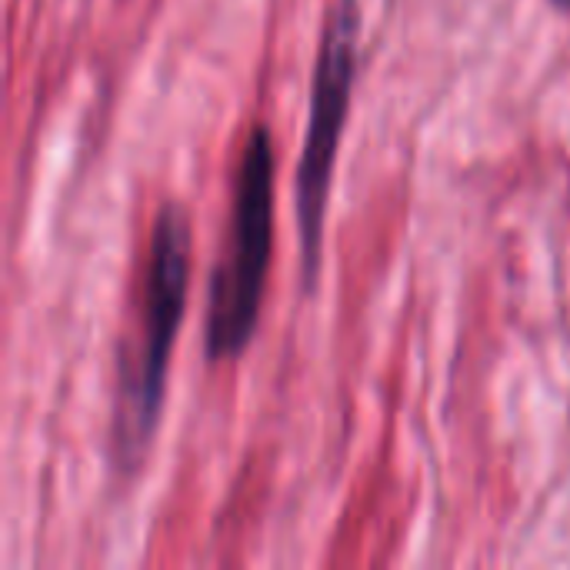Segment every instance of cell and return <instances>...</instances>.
I'll return each instance as SVG.
<instances>
[{
    "label": "cell",
    "mask_w": 570,
    "mask_h": 570,
    "mask_svg": "<svg viewBox=\"0 0 570 570\" xmlns=\"http://www.w3.org/2000/svg\"><path fill=\"white\" fill-rule=\"evenodd\" d=\"M274 200H277V154L271 127L254 124L234 174L230 230L224 254L210 274L204 354L210 364L237 361L261 324L264 281L274 250Z\"/></svg>",
    "instance_id": "cell-1"
},
{
    "label": "cell",
    "mask_w": 570,
    "mask_h": 570,
    "mask_svg": "<svg viewBox=\"0 0 570 570\" xmlns=\"http://www.w3.org/2000/svg\"><path fill=\"white\" fill-rule=\"evenodd\" d=\"M361 60V0H334L317 47L314 80H311V107L304 150L294 180V210L301 234V284L304 294L317 291L321 264H324V220L334 184V164L341 150V134L347 124V110L354 100Z\"/></svg>",
    "instance_id": "cell-2"
},
{
    "label": "cell",
    "mask_w": 570,
    "mask_h": 570,
    "mask_svg": "<svg viewBox=\"0 0 570 570\" xmlns=\"http://www.w3.org/2000/svg\"><path fill=\"white\" fill-rule=\"evenodd\" d=\"M190 284V217L180 204H164L150 230V264L144 284L140 311V354L124 377V411H120V448L134 461L154 441L167 397V371L177 344V331L187 307Z\"/></svg>",
    "instance_id": "cell-3"
},
{
    "label": "cell",
    "mask_w": 570,
    "mask_h": 570,
    "mask_svg": "<svg viewBox=\"0 0 570 570\" xmlns=\"http://www.w3.org/2000/svg\"><path fill=\"white\" fill-rule=\"evenodd\" d=\"M554 3H558V7H561L564 13H570V0H554Z\"/></svg>",
    "instance_id": "cell-4"
}]
</instances>
